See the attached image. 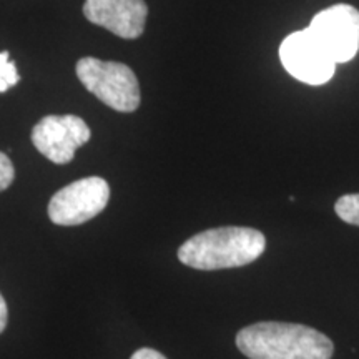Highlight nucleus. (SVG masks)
Wrapping results in <instances>:
<instances>
[{"instance_id":"7ed1b4c3","label":"nucleus","mask_w":359,"mask_h":359,"mask_svg":"<svg viewBox=\"0 0 359 359\" xmlns=\"http://www.w3.org/2000/svg\"><path fill=\"white\" fill-rule=\"evenodd\" d=\"M75 70L83 87L110 109L130 114L140 105V85L128 65L85 57Z\"/></svg>"},{"instance_id":"f257e3e1","label":"nucleus","mask_w":359,"mask_h":359,"mask_svg":"<svg viewBox=\"0 0 359 359\" xmlns=\"http://www.w3.org/2000/svg\"><path fill=\"white\" fill-rule=\"evenodd\" d=\"M236 346L250 359H331L333 341L314 327L263 321L236 334Z\"/></svg>"},{"instance_id":"9d476101","label":"nucleus","mask_w":359,"mask_h":359,"mask_svg":"<svg viewBox=\"0 0 359 359\" xmlns=\"http://www.w3.org/2000/svg\"><path fill=\"white\" fill-rule=\"evenodd\" d=\"M19 72L13 62L8 60V52H0V93L7 92L19 83Z\"/></svg>"},{"instance_id":"6e6552de","label":"nucleus","mask_w":359,"mask_h":359,"mask_svg":"<svg viewBox=\"0 0 359 359\" xmlns=\"http://www.w3.org/2000/svg\"><path fill=\"white\" fill-rule=\"evenodd\" d=\"M83 15L118 37L133 40L145 32L148 7L145 0H85Z\"/></svg>"},{"instance_id":"20e7f679","label":"nucleus","mask_w":359,"mask_h":359,"mask_svg":"<svg viewBox=\"0 0 359 359\" xmlns=\"http://www.w3.org/2000/svg\"><path fill=\"white\" fill-rule=\"evenodd\" d=\"M110 200V187L100 177L77 180L58 190L48 203V217L60 226H77L95 218Z\"/></svg>"},{"instance_id":"f03ea898","label":"nucleus","mask_w":359,"mask_h":359,"mask_svg":"<svg viewBox=\"0 0 359 359\" xmlns=\"http://www.w3.org/2000/svg\"><path fill=\"white\" fill-rule=\"evenodd\" d=\"M266 248L262 231L246 226H222L201 231L180 246L178 259L203 271L240 268L253 263Z\"/></svg>"},{"instance_id":"1a4fd4ad","label":"nucleus","mask_w":359,"mask_h":359,"mask_svg":"<svg viewBox=\"0 0 359 359\" xmlns=\"http://www.w3.org/2000/svg\"><path fill=\"white\" fill-rule=\"evenodd\" d=\"M334 212L344 223L359 226V193L344 195L336 201Z\"/></svg>"},{"instance_id":"0eeeda50","label":"nucleus","mask_w":359,"mask_h":359,"mask_svg":"<svg viewBox=\"0 0 359 359\" xmlns=\"http://www.w3.org/2000/svg\"><path fill=\"white\" fill-rule=\"evenodd\" d=\"M92 137L88 125L77 115L43 116L32 130L35 148L57 165L74 160L75 151Z\"/></svg>"},{"instance_id":"39448f33","label":"nucleus","mask_w":359,"mask_h":359,"mask_svg":"<svg viewBox=\"0 0 359 359\" xmlns=\"http://www.w3.org/2000/svg\"><path fill=\"white\" fill-rule=\"evenodd\" d=\"M281 64L296 80L308 85H323L333 79L336 64L309 29L299 30L283 40Z\"/></svg>"},{"instance_id":"9b49d317","label":"nucleus","mask_w":359,"mask_h":359,"mask_svg":"<svg viewBox=\"0 0 359 359\" xmlns=\"http://www.w3.org/2000/svg\"><path fill=\"white\" fill-rule=\"evenodd\" d=\"M13 178H15V170H13L12 161L6 154L0 151V191L7 190L12 185Z\"/></svg>"},{"instance_id":"ddd939ff","label":"nucleus","mask_w":359,"mask_h":359,"mask_svg":"<svg viewBox=\"0 0 359 359\" xmlns=\"http://www.w3.org/2000/svg\"><path fill=\"white\" fill-rule=\"evenodd\" d=\"M7 320H8L7 303H6V299H4V296L0 294V333H4V330H6Z\"/></svg>"},{"instance_id":"f8f14e48","label":"nucleus","mask_w":359,"mask_h":359,"mask_svg":"<svg viewBox=\"0 0 359 359\" xmlns=\"http://www.w3.org/2000/svg\"><path fill=\"white\" fill-rule=\"evenodd\" d=\"M130 359H167L160 351L151 348H142L138 351L133 353V356Z\"/></svg>"},{"instance_id":"423d86ee","label":"nucleus","mask_w":359,"mask_h":359,"mask_svg":"<svg viewBox=\"0 0 359 359\" xmlns=\"http://www.w3.org/2000/svg\"><path fill=\"white\" fill-rule=\"evenodd\" d=\"M334 64H346L359 50V11L336 4L314 15L308 27Z\"/></svg>"}]
</instances>
